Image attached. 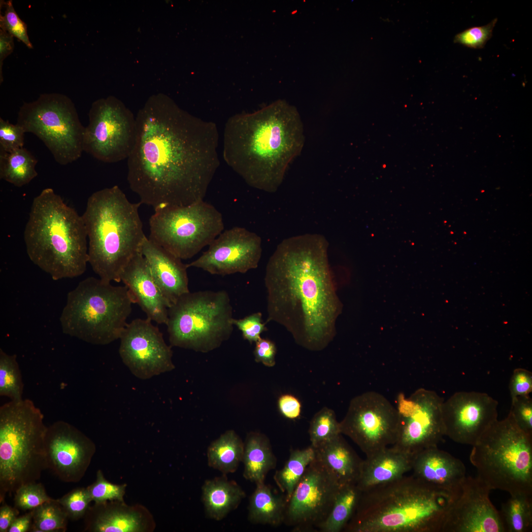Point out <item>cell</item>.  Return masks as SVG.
<instances>
[{"instance_id": "cell-1", "label": "cell", "mask_w": 532, "mask_h": 532, "mask_svg": "<svg viewBox=\"0 0 532 532\" xmlns=\"http://www.w3.org/2000/svg\"><path fill=\"white\" fill-rule=\"evenodd\" d=\"M135 118L136 138L127 180L140 202L153 207L203 200L217 166L213 137L203 123L151 100Z\"/></svg>"}, {"instance_id": "cell-2", "label": "cell", "mask_w": 532, "mask_h": 532, "mask_svg": "<svg viewBox=\"0 0 532 532\" xmlns=\"http://www.w3.org/2000/svg\"><path fill=\"white\" fill-rule=\"evenodd\" d=\"M324 235L306 233L283 240L267 263L266 322L279 324L299 345L326 348L336 334L343 305L328 260Z\"/></svg>"}, {"instance_id": "cell-3", "label": "cell", "mask_w": 532, "mask_h": 532, "mask_svg": "<svg viewBox=\"0 0 532 532\" xmlns=\"http://www.w3.org/2000/svg\"><path fill=\"white\" fill-rule=\"evenodd\" d=\"M230 125L226 144L230 165L250 186L275 192L304 145L297 109L279 101Z\"/></svg>"}, {"instance_id": "cell-4", "label": "cell", "mask_w": 532, "mask_h": 532, "mask_svg": "<svg viewBox=\"0 0 532 532\" xmlns=\"http://www.w3.org/2000/svg\"><path fill=\"white\" fill-rule=\"evenodd\" d=\"M454 499L447 492L403 476L362 492L346 532H441Z\"/></svg>"}, {"instance_id": "cell-5", "label": "cell", "mask_w": 532, "mask_h": 532, "mask_svg": "<svg viewBox=\"0 0 532 532\" xmlns=\"http://www.w3.org/2000/svg\"><path fill=\"white\" fill-rule=\"evenodd\" d=\"M24 239L30 260L52 279L73 278L86 271L88 238L82 215L52 188L33 199Z\"/></svg>"}, {"instance_id": "cell-6", "label": "cell", "mask_w": 532, "mask_h": 532, "mask_svg": "<svg viewBox=\"0 0 532 532\" xmlns=\"http://www.w3.org/2000/svg\"><path fill=\"white\" fill-rule=\"evenodd\" d=\"M117 185L93 193L82 217L88 238V263L102 281H121L146 237L138 209Z\"/></svg>"}, {"instance_id": "cell-7", "label": "cell", "mask_w": 532, "mask_h": 532, "mask_svg": "<svg viewBox=\"0 0 532 532\" xmlns=\"http://www.w3.org/2000/svg\"><path fill=\"white\" fill-rule=\"evenodd\" d=\"M47 428L42 411L29 399L10 400L0 406V502L6 494L36 482L47 468Z\"/></svg>"}, {"instance_id": "cell-8", "label": "cell", "mask_w": 532, "mask_h": 532, "mask_svg": "<svg viewBox=\"0 0 532 532\" xmlns=\"http://www.w3.org/2000/svg\"><path fill=\"white\" fill-rule=\"evenodd\" d=\"M133 303L126 286L87 277L67 295L60 317L62 331L92 344H109L120 339Z\"/></svg>"}, {"instance_id": "cell-9", "label": "cell", "mask_w": 532, "mask_h": 532, "mask_svg": "<svg viewBox=\"0 0 532 532\" xmlns=\"http://www.w3.org/2000/svg\"><path fill=\"white\" fill-rule=\"evenodd\" d=\"M472 446L469 460L477 477L491 490L532 495V436L518 427L509 413Z\"/></svg>"}, {"instance_id": "cell-10", "label": "cell", "mask_w": 532, "mask_h": 532, "mask_svg": "<svg viewBox=\"0 0 532 532\" xmlns=\"http://www.w3.org/2000/svg\"><path fill=\"white\" fill-rule=\"evenodd\" d=\"M233 315L227 291L189 292L168 308L170 346L202 353L213 350L231 335Z\"/></svg>"}, {"instance_id": "cell-11", "label": "cell", "mask_w": 532, "mask_h": 532, "mask_svg": "<svg viewBox=\"0 0 532 532\" xmlns=\"http://www.w3.org/2000/svg\"><path fill=\"white\" fill-rule=\"evenodd\" d=\"M16 124L42 141L60 165L76 161L84 151L85 127L74 104L64 94L44 93L34 101L24 102Z\"/></svg>"}, {"instance_id": "cell-12", "label": "cell", "mask_w": 532, "mask_h": 532, "mask_svg": "<svg viewBox=\"0 0 532 532\" xmlns=\"http://www.w3.org/2000/svg\"><path fill=\"white\" fill-rule=\"evenodd\" d=\"M149 223V238L181 260L194 257L224 229L222 214L204 200L158 207Z\"/></svg>"}, {"instance_id": "cell-13", "label": "cell", "mask_w": 532, "mask_h": 532, "mask_svg": "<svg viewBox=\"0 0 532 532\" xmlns=\"http://www.w3.org/2000/svg\"><path fill=\"white\" fill-rule=\"evenodd\" d=\"M136 119L113 97L94 102L85 127L83 151L104 163L128 159L134 145Z\"/></svg>"}, {"instance_id": "cell-14", "label": "cell", "mask_w": 532, "mask_h": 532, "mask_svg": "<svg viewBox=\"0 0 532 532\" xmlns=\"http://www.w3.org/2000/svg\"><path fill=\"white\" fill-rule=\"evenodd\" d=\"M444 400L435 391L423 388L407 398L400 393L396 407L397 436L392 446L413 456L437 446L445 436L442 413Z\"/></svg>"}, {"instance_id": "cell-15", "label": "cell", "mask_w": 532, "mask_h": 532, "mask_svg": "<svg viewBox=\"0 0 532 532\" xmlns=\"http://www.w3.org/2000/svg\"><path fill=\"white\" fill-rule=\"evenodd\" d=\"M398 421L396 407L383 395L369 391L351 399L339 422L340 432L368 456L395 443Z\"/></svg>"}, {"instance_id": "cell-16", "label": "cell", "mask_w": 532, "mask_h": 532, "mask_svg": "<svg viewBox=\"0 0 532 532\" xmlns=\"http://www.w3.org/2000/svg\"><path fill=\"white\" fill-rule=\"evenodd\" d=\"M340 487L335 478L314 458L287 503L283 524L295 532H318Z\"/></svg>"}, {"instance_id": "cell-17", "label": "cell", "mask_w": 532, "mask_h": 532, "mask_svg": "<svg viewBox=\"0 0 532 532\" xmlns=\"http://www.w3.org/2000/svg\"><path fill=\"white\" fill-rule=\"evenodd\" d=\"M150 319L128 323L120 338V356L136 377L143 380L172 370V351Z\"/></svg>"}, {"instance_id": "cell-18", "label": "cell", "mask_w": 532, "mask_h": 532, "mask_svg": "<svg viewBox=\"0 0 532 532\" xmlns=\"http://www.w3.org/2000/svg\"><path fill=\"white\" fill-rule=\"evenodd\" d=\"M188 268H200L211 274L245 273L256 268L262 248L261 237L245 228L234 227L223 231Z\"/></svg>"}, {"instance_id": "cell-19", "label": "cell", "mask_w": 532, "mask_h": 532, "mask_svg": "<svg viewBox=\"0 0 532 532\" xmlns=\"http://www.w3.org/2000/svg\"><path fill=\"white\" fill-rule=\"evenodd\" d=\"M498 404L485 393H455L442 404L445 435L457 443L473 445L498 419Z\"/></svg>"}, {"instance_id": "cell-20", "label": "cell", "mask_w": 532, "mask_h": 532, "mask_svg": "<svg viewBox=\"0 0 532 532\" xmlns=\"http://www.w3.org/2000/svg\"><path fill=\"white\" fill-rule=\"evenodd\" d=\"M47 468L61 480L77 483L84 476L95 451L92 441L62 420L47 427L44 439Z\"/></svg>"}, {"instance_id": "cell-21", "label": "cell", "mask_w": 532, "mask_h": 532, "mask_svg": "<svg viewBox=\"0 0 532 532\" xmlns=\"http://www.w3.org/2000/svg\"><path fill=\"white\" fill-rule=\"evenodd\" d=\"M492 490L477 476L465 478L461 491L447 513L441 532H504Z\"/></svg>"}, {"instance_id": "cell-22", "label": "cell", "mask_w": 532, "mask_h": 532, "mask_svg": "<svg viewBox=\"0 0 532 532\" xmlns=\"http://www.w3.org/2000/svg\"><path fill=\"white\" fill-rule=\"evenodd\" d=\"M411 470L415 477L450 495L460 494L466 478L464 463L437 446L424 449L413 455Z\"/></svg>"}, {"instance_id": "cell-23", "label": "cell", "mask_w": 532, "mask_h": 532, "mask_svg": "<svg viewBox=\"0 0 532 532\" xmlns=\"http://www.w3.org/2000/svg\"><path fill=\"white\" fill-rule=\"evenodd\" d=\"M120 280L128 288L134 303L138 304L147 318L159 324L166 325L170 305L152 276L141 252L126 266Z\"/></svg>"}, {"instance_id": "cell-24", "label": "cell", "mask_w": 532, "mask_h": 532, "mask_svg": "<svg viewBox=\"0 0 532 532\" xmlns=\"http://www.w3.org/2000/svg\"><path fill=\"white\" fill-rule=\"evenodd\" d=\"M140 252L152 276L170 306L190 292L188 267L181 259L147 237Z\"/></svg>"}, {"instance_id": "cell-25", "label": "cell", "mask_w": 532, "mask_h": 532, "mask_svg": "<svg viewBox=\"0 0 532 532\" xmlns=\"http://www.w3.org/2000/svg\"><path fill=\"white\" fill-rule=\"evenodd\" d=\"M413 457L393 446L366 456L357 487L363 492L401 478L411 470Z\"/></svg>"}, {"instance_id": "cell-26", "label": "cell", "mask_w": 532, "mask_h": 532, "mask_svg": "<svg viewBox=\"0 0 532 532\" xmlns=\"http://www.w3.org/2000/svg\"><path fill=\"white\" fill-rule=\"evenodd\" d=\"M314 449L315 459L335 478L340 486L357 484L363 460L341 434Z\"/></svg>"}, {"instance_id": "cell-27", "label": "cell", "mask_w": 532, "mask_h": 532, "mask_svg": "<svg viewBox=\"0 0 532 532\" xmlns=\"http://www.w3.org/2000/svg\"><path fill=\"white\" fill-rule=\"evenodd\" d=\"M201 490L206 515L216 521L222 520L237 508L246 497L242 488L225 474L205 480Z\"/></svg>"}, {"instance_id": "cell-28", "label": "cell", "mask_w": 532, "mask_h": 532, "mask_svg": "<svg viewBox=\"0 0 532 532\" xmlns=\"http://www.w3.org/2000/svg\"><path fill=\"white\" fill-rule=\"evenodd\" d=\"M242 463L244 478L256 485L265 483L268 472L275 468L277 460L268 438L264 434L253 432L247 435L244 443Z\"/></svg>"}, {"instance_id": "cell-29", "label": "cell", "mask_w": 532, "mask_h": 532, "mask_svg": "<svg viewBox=\"0 0 532 532\" xmlns=\"http://www.w3.org/2000/svg\"><path fill=\"white\" fill-rule=\"evenodd\" d=\"M287 501L265 483L256 485L249 498L248 519L255 524L278 527L283 524Z\"/></svg>"}, {"instance_id": "cell-30", "label": "cell", "mask_w": 532, "mask_h": 532, "mask_svg": "<svg viewBox=\"0 0 532 532\" xmlns=\"http://www.w3.org/2000/svg\"><path fill=\"white\" fill-rule=\"evenodd\" d=\"M89 513L86 530L95 532H136L143 530L141 518L134 512L120 511L103 503H96Z\"/></svg>"}, {"instance_id": "cell-31", "label": "cell", "mask_w": 532, "mask_h": 532, "mask_svg": "<svg viewBox=\"0 0 532 532\" xmlns=\"http://www.w3.org/2000/svg\"><path fill=\"white\" fill-rule=\"evenodd\" d=\"M244 443L233 430H229L213 441L207 451L209 467L223 474L235 472L242 463Z\"/></svg>"}, {"instance_id": "cell-32", "label": "cell", "mask_w": 532, "mask_h": 532, "mask_svg": "<svg viewBox=\"0 0 532 532\" xmlns=\"http://www.w3.org/2000/svg\"><path fill=\"white\" fill-rule=\"evenodd\" d=\"M37 163L36 158L24 147L11 152L0 150V178L22 187L37 175Z\"/></svg>"}, {"instance_id": "cell-33", "label": "cell", "mask_w": 532, "mask_h": 532, "mask_svg": "<svg viewBox=\"0 0 532 532\" xmlns=\"http://www.w3.org/2000/svg\"><path fill=\"white\" fill-rule=\"evenodd\" d=\"M362 492L356 484L340 486L332 509L318 532L343 531L356 510Z\"/></svg>"}, {"instance_id": "cell-34", "label": "cell", "mask_w": 532, "mask_h": 532, "mask_svg": "<svg viewBox=\"0 0 532 532\" xmlns=\"http://www.w3.org/2000/svg\"><path fill=\"white\" fill-rule=\"evenodd\" d=\"M314 458L315 450L311 445L303 449H292L283 467L275 472L274 480L285 495L287 502L307 467Z\"/></svg>"}, {"instance_id": "cell-35", "label": "cell", "mask_w": 532, "mask_h": 532, "mask_svg": "<svg viewBox=\"0 0 532 532\" xmlns=\"http://www.w3.org/2000/svg\"><path fill=\"white\" fill-rule=\"evenodd\" d=\"M504 532H530L532 529V495H510L499 511Z\"/></svg>"}, {"instance_id": "cell-36", "label": "cell", "mask_w": 532, "mask_h": 532, "mask_svg": "<svg viewBox=\"0 0 532 532\" xmlns=\"http://www.w3.org/2000/svg\"><path fill=\"white\" fill-rule=\"evenodd\" d=\"M33 512L30 531L36 532H65L68 516L57 499H51Z\"/></svg>"}, {"instance_id": "cell-37", "label": "cell", "mask_w": 532, "mask_h": 532, "mask_svg": "<svg viewBox=\"0 0 532 532\" xmlns=\"http://www.w3.org/2000/svg\"><path fill=\"white\" fill-rule=\"evenodd\" d=\"M23 382L16 355L0 349V395L10 400L23 399Z\"/></svg>"}, {"instance_id": "cell-38", "label": "cell", "mask_w": 532, "mask_h": 532, "mask_svg": "<svg viewBox=\"0 0 532 532\" xmlns=\"http://www.w3.org/2000/svg\"><path fill=\"white\" fill-rule=\"evenodd\" d=\"M308 433L311 445L317 447L341 434L340 424L334 412L324 407L317 412L312 418Z\"/></svg>"}, {"instance_id": "cell-39", "label": "cell", "mask_w": 532, "mask_h": 532, "mask_svg": "<svg viewBox=\"0 0 532 532\" xmlns=\"http://www.w3.org/2000/svg\"><path fill=\"white\" fill-rule=\"evenodd\" d=\"M14 505L18 509L32 510L52 499L41 483L33 482L20 487L14 493Z\"/></svg>"}, {"instance_id": "cell-40", "label": "cell", "mask_w": 532, "mask_h": 532, "mask_svg": "<svg viewBox=\"0 0 532 532\" xmlns=\"http://www.w3.org/2000/svg\"><path fill=\"white\" fill-rule=\"evenodd\" d=\"M57 500L66 512L68 519L72 520H77L84 516L92 501L87 488L74 489Z\"/></svg>"}, {"instance_id": "cell-41", "label": "cell", "mask_w": 532, "mask_h": 532, "mask_svg": "<svg viewBox=\"0 0 532 532\" xmlns=\"http://www.w3.org/2000/svg\"><path fill=\"white\" fill-rule=\"evenodd\" d=\"M91 499L96 503H103L107 501H123L125 485H118L107 481L101 470L97 473L96 481L87 488Z\"/></svg>"}, {"instance_id": "cell-42", "label": "cell", "mask_w": 532, "mask_h": 532, "mask_svg": "<svg viewBox=\"0 0 532 532\" xmlns=\"http://www.w3.org/2000/svg\"><path fill=\"white\" fill-rule=\"evenodd\" d=\"M5 7L4 14H0V27L23 42L28 48H33L28 35L26 24L19 17L13 6L12 0L1 2Z\"/></svg>"}, {"instance_id": "cell-43", "label": "cell", "mask_w": 532, "mask_h": 532, "mask_svg": "<svg viewBox=\"0 0 532 532\" xmlns=\"http://www.w3.org/2000/svg\"><path fill=\"white\" fill-rule=\"evenodd\" d=\"M497 20L495 18L484 26L466 29L455 36L454 42L470 48H483L491 38Z\"/></svg>"}, {"instance_id": "cell-44", "label": "cell", "mask_w": 532, "mask_h": 532, "mask_svg": "<svg viewBox=\"0 0 532 532\" xmlns=\"http://www.w3.org/2000/svg\"><path fill=\"white\" fill-rule=\"evenodd\" d=\"M509 413L518 427L532 436V399L530 396H518L511 399Z\"/></svg>"}, {"instance_id": "cell-45", "label": "cell", "mask_w": 532, "mask_h": 532, "mask_svg": "<svg viewBox=\"0 0 532 532\" xmlns=\"http://www.w3.org/2000/svg\"><path fill=\"white\" fill-rule=\"evenodd\" d=\"M25 133L18 124H13L0 117V150L11 152L23 147Z\"/></svg>"}, {"instance_id": "cell-46", "label": "cell", "mask_w": 532, "mask_h": 532, "mask_svg": "<svg viewBox=\"0 0 532 532\" xmlns=\"http://www.w3.org/2000/svg\"><path fill=\"white\" fill-rule=\"evenodd\" d=\"M233 323L241 332L243 338L251 344L257 342L261 337V333L267 330L266 324L263 322L262 314L260 312L241 319L233 318Z\"/></svg>"}, {"instance_id": "cell-47", "label": "cell", "mask_w": 532, "mask_h": 532, "mask_svg": "<svg viewBox=\"0 0 532 532\" xmlns=\"http://www.w3.org/2000/svg\"><path fill=\"white\" fill-rule=\"evenodd\" d=\"M511 399L518 396L530 395L532 392V373L518 368L514 370L509 384Z\"/></svg>"}, {"instance_id": "cell-48", "label": "cell", "mask_w": 532, "mask_h": 532, "mask_svg": "<svg viewBox=\"0 0 532 532\" xmlns=\"http://www.w3.org/2000/svg\"><path fill=\"white\" fill-rule=\"evenodd\" d=\"M276 347L271 340L261 337L257 342L254 351L255 360L268 367L275 364Z\"/></svg>"}, {"instance_id": "cell-49", "label": "cell", "mask_w": 532, "mask_h": 532, "mask_svg": "<svg viewBox=\"0 0 532 532\" xmlns=\"http://www.w3.org/2000/svg\"><path fill=\"white\" fill-rule=\"evenodd\" d=\"M278 407L281 414L289 419H296L300 415V402L292 395H281L278 400Z\"/></svg>"}, {"instance_id": "cell-50", "label": "cell", "mask_w": 532, "mask_h": 532, "mask_svg": "<svg viewBox=\"0 0 532 532\" xmlns=\"http://www.w3.org/2000/svg\"><path fill=\"white\" fill-rule=\"evenodd\" d=\"M14 36L7 32L0 30V82L3 81L2 66L3 60L11 54L14 47Z\"/></svg>"}, {"instance_id": "cell-51", "label": "cell", "mask_w": 532, "mask_h": 532, "mask_svg": "<svg viewBox=\"0 0 532 532\" xmlns=\"http://www.w3.org/2000/svg\"><path fill=\"white\" fill-rule=\"evenodd\" d=\"M18 514L19 510L15 507H12L5 503L1 505L0 508V532H8L12 523Z\"/></svg>"}, {"instance_id": "cell-52", "label": "cell", "mask_w": 532, "mask_h": 532, "mask_svg": "<svg viewBox=\"0 0 532 532\" xmlns=\"http://www.w3.org/2000/svg\"><path fill=\"white\" fill-rule=\"evenodd\" d=\"M33 520L32 510L24 515L17 517L12 523L8 532H26L30 531Z\"/></svg>"}]
</instances>
